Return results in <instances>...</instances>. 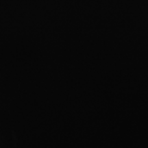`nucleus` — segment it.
Returning <instances> with one entry per match:
<instances>
[]
</instances>
